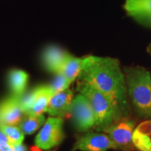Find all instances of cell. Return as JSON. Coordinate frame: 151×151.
<instances>
[{
  "mask_svg": "<svg viewBox=\"0 0 151 151\" xmlns=\"http://www.w3.org/2000/svg\"><path fill=\"white\" fill-rule=\"evenodd\" d=\"M77 80L88 83L108 98L117 120L132 117L125 76L119 60L86 55L82 60Z\"/></svg>",
  "mask_w": 151,
  "mask_h": 151,
  "instance_id": "6da1fadb",
  "label": "cell"
},
{
  "mask_svg": "<svg viewBox=\"0 0 151 151\" xmlns=\"http://www.w3.org/2000/svg\"><path fill=\"white\" fill-rule=\"evenodd\" d=\"M123 70L130 105L139 118L151 119L150 72L140 65L124 66Z\"/></svg>",
  "mask_w": 151,
  "mask_h": 151,
  "instance_id": "7a4b0ae2",
  "label": "cell"
},
{
  "mask_svg": "<svg viewBox=\"0 0 151 151\" xmlns=\"http://www.w3.org/2000/svg\"><path fill=\"white\" fill-rule=\"evenodd\" d=\"M76 91L82 94L90 103L96 117V129L109 125L117 120L110 102L95 87L77 80Z\"/></svg>",
  "mask_w": 151,
  "mask_h": 151,
  "instance_id": "3957f363",
  "label": "cell"
},
{
  "mask_svg": "<svg viewBox=\"0 0 151 151\" xmlns=\"http://www.w3.org/2000/svg\"><path fill=\"white\" fill-rule=\"evenodd\" d=\"M135 126L136 122L131 117L116 120L97 130L108 135L114 143L117 150L134 151L135 148L133 144V133Z\"/></svg>",
  "mask_w": 151,
  "mask_h": 151,
  "instance_id": "277c9868",
  "label": "cell"
},
{
  "mask_svg": "<svg viewBox=\"0 0 151 151\" xmlns=\"http://www.w3.org/2000/svg\"><path fill=\"white\" fill-rule=\"evenodd\" d=\"M64 119L49 117L35 137V144L39 150H48L59 145L64 139Z\"/></svg>",
  "mask_w": 151,
  "mask_h": 151,
  "instance_id": "5b68a950",
  "label": "cell"
},
{
  "mask_svg": "<svg viewBox=\"0 0 151 151\" xmlns=\"http://www.w3.org/2000/svg\"><path fill=\"white\" fill-rule=\"evenodd\" d=\"M70 116L77 131L83 133L96 128V117L89 102L82 94L76 95L70 107Z\"/></svg>",
  "mask_w": 151,
  "mask_h": 151,
  "instance_id": "8992f818",
  "label": "cell"
},
{
  "mask_svg": "<svg viewBox=\"0 0 151 151\" xmlns=\"http://www.w3.org/2000/svg\"><path fill=\"white\" fill-rule=\"evenodd\" d=\"M116 150L111 139L103 132H88L77 139L72 151H108Z\"/></svg>",
  "mask_w": 151,
  "mask_h": 151,
  "instance_id": "52a82bcc",
  "label": "cell"
},
{
  "mask_svg": "<svg viewBox=\"0 0 151 151\" xmlns=\"http://www.w3.org/2000/svg\"><path fill=\"white\" fill-rule=\"evenodd\" d=\"M74 97V92L70 88L64 92L53 93L50 99L46 113L50 115V117L61 119L69 116Z\"/></svg>",
  "mask_w": 151,
  "mask_h": 151,
  "instance_id": "ba28073f",
  "label": "cell"
},
{
  "mask_svg": "<svg viewBox=\"0 0 151 151\" xmlns=\"http://www.w3.org/2000/svg\"><path fill=\"white\" fill-rule=\"evenodd\" d=\"M24 117L20 97L11 96L0 103V124L18 125Z\"/></svg>",
  "mask_w": 151,
  "mask_h": 151,
  "instance_id": "9c48e42d",
  "label": "cell"
},
{
  "mask_svg": "<svg viewBox=\"0 0 151 151\" xmlns=\"http://www.w3.org/2000/svg\"><path fill=\"white\" fill-rule=\"evenodd\" d=\"M68 52L56 45H49L42 53V63L49 72L58 74L64 65Z\"/></svg>",
  "mask_w": 151,
  "mask_h": 151,
  "instance_id": "30bf717a",
  "label": "cell"
},
{
  "mask_svg": "<svg viewBox=\"0 0 151 151\" xmlns=\"http://www.w3.org/2000/svg\"><path fill=\"white\" fill-rule=\"evenodd\" d=\"M133 144L139 151H151V119L145 120L135 127Z\"/></svg>",
  "mask_w": 151,
  "mask_h": 151,
  "instance_id": "8fae6325",
  "label": "cell"
},
{
  "mask_svg": "<svg viewBox=\"0 0 151 151\" xmlns=\"http://www.w3.org/2000/svg\"><path fill=\"white\" fill-rule=\"evenodd\" d=\"M29 75L26 71L19 69H13L8 74V84L12 96L21 97L26 90Z\"/></svg>",
  "mask_w": 151,
  "mask_h": 151,
  "instance_id": "7c38bea8",
  "label": "cell"
},
{
  "mask_svg": "<svg viewBox=\"0 0 151 151\" xmlns=\"http://www.w3.org/2000/svg\"><path fill=\"white\" fill-rule=\"evenodd\" d=\"M53 92L50 88L49 85L38 86V93L35 103L30 111L25 115H40L46 113L50 99Z\"/></svg>",
  "mask_w": 151,
  "mask_h": 151,
  "instance_id": "4fadbf2b",
  "label": "cell"
},
{
  "mask_svg": "<svg viewBox=\"0 0 151 151\" xmlns=\"http://www.w3.org/2000/svg\"><path fill=\"white\" fill-rule=\"evenodd\" d=\"M83 57H76L70 53L67 55L64 65L61 68L60 73L63 74L67 80L71 84L76 80H77L78 76L80 75L81 70V64H82Z\"/></svg>",
  "mask_w": 151,
  "mask_h": 151,
  "instance_id": "5bb4252c",
  "label": "cell"
},
{
  "mask_svg": "<svg viewBox=\"0 0 151 151\" xmlns=\"http://www.w3.org/2000/svg\"><path fill=\"white\" fill-rule=\"evenodd\" d=\"M46 119L44 114L40 115H24L20 124H19V129L24 134L30 135L36 132L45 123Z\"/></svg>",
  "mask_w": 151,
  "mask_h": 151,
  "instance_id": "9a60e30c",
  "label": "cell"
},
{
  "mask_svg": "<svg viewBox=\"0 0 151 151\" xmlns=\"http://www.w3.org/2000/svg\"><path fill=\"white\" fill-rule=\"evenodd\" d=\"M124 9L129 16L151 13V0H126Z\"/></svg>",
  "mask_w": 151,
  "mask_h": 151,
  "instance_id": "2e32d148",
  "label": "cell"
},
{
  "mask_svg": "<svg viewBox=\"0 0 151 151\" xmlns=\"http://www.w3.org/2000/svg\"><path fill=\"white\" fill-rule=\"evenodd\" d=\"M0 131L6 135L12 145L22 144L24 139V134L16 125L0 124Z\"/></svg>",
  "mask_w": 151,
  "mask_h": 151,
  "instance_id": "e0dca14e",
  "label": "cell"
},
{
  "mask_svg": "<svg viewBox=\"0 0 151 151\" xmlns=\"http://www.w3.org/2000/svg\"><path fill=\"white\" fill-rule=\"evenodd\" d=\"M70 81H68L67 78L61 73L55 74L54 80L50 84H49V86L53 93L64 92L68 88H70Z\"/></svg>",
  "mask_w": 151,
  "mask_h": 151,
  "instance_id": "ac0fdd59",
  "label": "cell"
},
{
  "mask_svg": "<svg viewBox=\"0 0 151 151\" xmlns=\"http://www.w3.org/2000/svg\"><path fill=\"white\" fill-rule=\"evenodd\" d=\"M135 21L138 22L141 25L151 28V13L150 14H140L132 16Z\"/></svg>",
  "mask_w": 151,
  "mask_h": 151,
  "instance_id": "d6986e66",
  "label": "cell"
},
{
  "mask_svg": "<svg viewBox=\"0 0 151 151\" xmlns=\"http://www.w3.org/2000/svg\"><path fill=\"white\" fill-rule=\"evenodd\" d=\"M0 151H14L10 142H0Z\"/></svg>",
  "mask_w": 151,
  "mask_h": 151,
  "instance_id": "ffe728a7",
  "label": "cell"
},
{
  "mask_svg": "<svg viewBox=\"0 0 151 151\" xmlns=\"http://www.w3.org/2000/svg\"><path fill=\"white\" fill-rule=\"evenodd\" d=\"M13 150L14 151H27V147L24 145L23 144L13 145Z\"/></svg>",
  "mask_w": 151,
  "mask_h": 151,
  "instance_id": "44dd1931",
  "label": "cell"
},
{
  "mask_svg": "<svg viewBox=\"0 0 151 151\" xmlns=\"http://www.w3.org/2000/svg\"><path fill=\"white\" fill-rule=\"evenodd\" d=\"M148 51H149V53L151 55V44L150 45V46H149V48H148Z\"/></svg>",
  "mask_w": 151,
  "mask_h": 151,
  "instance_id": "7402d4cb",
  "label": "cell"
},
{
  "mask_svg": "<svg viewBox=\"0 0 151 151\" xmlns=\"http://www.w3.org/2000/svg\"><path fill=\"white\" fill-rule=\"evenodd\" d=\"M47 151H56V150H47Z\"/></svg>",
  "mask_w": 151,
  "mask_h": 151,
  "instance_id": "603a6c76",
  "label": "cell"
}]
</instances>
